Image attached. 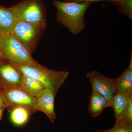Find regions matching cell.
I'll list each match as a JSON object with an SVG mask.
<instances>
[{"label": "cell", "mask_w": 132, "mask_h": 132, "mask_svg": "<svg viewBox=\"0 0 132 132\" xmlns=\"http://www.w3.org/2000/svg\"><path fill=\"white\" fill-rule=\"evenodd\" d=\"M57 10L56 20L73 34H80L86 28L85 13L92 2L77 3L54 0Z\"/></svg>", "instance_id": "6da1fadb"}, {"label": "cell", "mask_w": 132, "mask_h": 132, "mask_svg": "<svg viewBox=\"0 0 132 132\" xmlns=\"http://www.w3.org/2000/svg\"><path fill=\"white\" fill-rule=\"evenodd\" d=\"M15 65L23 74L38 80L46 88L51 89L56 95L69 74L67 71L51 70L39 64L35 66Z\"/></svg>", "instance_id": "7a4b0ae2"}, {"label": "cell", "mask_w": 132, "mask_h": 132, "mask_svg": "<svg viewBox=\"0 0 132 132\" xmlns=\"http://www.w3.org/2000/svg\"><path fill=\"white\" fill-rule=\"evenodd\" d=\"M0 50L6 60L15 65L35 66L39 64L33 59L32 54L9 34L3 35Z\"/></svg>", "instance_id": "3957f363"}, {"label": "cell", "mask_w": 132, "mask_h": 132, "mask_svg": "<svg viewBox=\"0 0 132 132\" xmlns=\"http://www.w3.org/2000/svg\"><path fill=\"white\" fill-rule=\"evenodd\" d=\"M45 28L18 20L9 34L32 54L35 50Z\"/></svg>", "instance_id": "277c9868"}, {"label": "cell", "mask_w": 132, "mask_h": 132, "mask_svg": "<svg viewBox=\"0 0 132 132\" xmlns=\"http://www.w3.org/2000/svg\"><path fill=\"white\" fill-rule=\"evenodd\" d=\"M11 8L18 20L46 27V17L40 0H22Z\"/></svg>", "instance_id": "5b68a950"}, {"label": "cell", "mask_w": 132, "mask_h": 132, "mask_svg": "<svg viewBox=\"0 0 132 132\" xmlns=\"http://www.w3.org/2000/svg\"><path fill=\"white\" fill-rule=\"evenodd\" d=\"M86 77L90 81L92 89L105 98L112 108L113 100L117 93L115 79L106 77L98 70L87 73Z\"/></svg>", "instance_id": "8992f818"}, {"label": "cell", "mask_w": 132, "mask_h": 132, "mask_svg": "<svg viewBox=\"0 0 132 132\" xmlns=\"http://www.w3.org/2000/svg\"><path fill=\"white\" fill-rule=\"evenodd\" d=\"M6 108L9 110L17 106L25 107L35 111L37 98L31 96L21 88H4L1 93Z\"/></svg>", "instance_id": "52a82bcc"}, {"label": "cell", "mask_w": 132, "mask_h": 132, "mask_svg": "<svg viewBox=\"0 0 132 132\" xmlns=\"http://www.w3.org/2000/svg\"><path fill=\"white\" fill-rule=\"evenodd\" d=\"M24 74L7 60L0 62V81L5 88H21Z\"/></svg>", "instance_id": "ba28073f"}, {"label": "cell", "mask_w": 132, "mask_h": 132, "mask_svg": "<svg viewBox=\"0 0 132 132\" xmlns=\"http://www.w3.org/2000/svg\"><path fill=\"white\" fill-rule=\"evenodd\" d=\"M56 94L54 92L47 88L40 96L37 98L35 111H40L46 114L53 123L56 119L55 111V98Z\"/></svg>", "instance_id": "9c48e42d"}, {"label": "cell", "mask_w": 132, "mask_h": 132, "mask_svg": "<svg viewBox=\"0 0 132 132\" xmlns=\"http://www.w3.org/2000/svg\"><path fill=\"white\" fill-rule=\"evenodd\" d=\"M117 93L132 95V55L131 52L130 64L120 76L115 79Z\"/></svg>", "instance_id": "30bf717a"}, {"label": "cell", "mask_w": 132, "mask_h": 132, "mask_svg": "<svg viewBox=\"0 0 132 132\" xmlns=\"http://www.w3.org/2000/svg\"><path fill=\"white\" fill-rule=\"evenodd\" d=\"M18 20L11 7L0 6V33L2 34H9Z\"/></svg>", "instance_id": "8fae6325"}, {"label": "cell", "mask_w": 132, "mask_h": 132, "mask_svg": "<svg viewBox=\"0 0 132 132\" xmlns=\"http://www.w3.org/2000/svg\"><path fill=\"white\" fill-rule=\"evenodd\" d=\"M108 107H110L108 101L102 95L92 89V95L88 111L93 118L98 116L102 111Z\"/></svg>", "instance_id": "7c38bea8"}, {"label": "cell", "mask_w": 132, "mask_h": 132, "mask_svg": "<svg viewBox=\"0 0 132 132\" xmlns=\"http://www.w3.org/2000/svg\"><path fill=\"white\" fill-rule=\"evenodd\" d=\"M132 95H128L116 93L113 100L112 108L114 111L116 123L120 122L123 118L129 104Z\"/></svg>", "instance_id": "4fadbf2b"}, {"label": "cell", "mask_w": 132, "mask_h": 132, "mask_svg": "<svg viewBox=\"0 0 132 132\" xmlns=\"http://www.w3.org/2000/svg\"><path fill=\"white\" fill-rule=\"evenodd\" d=\"M21 88L31 96L38 98L47 88L38 80L24 74Z\"/></svg>", "instance_id": "5bb4252c"}, {"label": "cell", "mask_w": 132, "mask_h": 132, "mask_svg": "<svg viewBox=\"0 0 132 132\" xmlns=\"http://www.w3.org/2000/svg\"><path fill=\"white\" fill-rule=\"evenodd\" d=\"M9 111L12 123L17 126L26 124L28 120L31 112H33L29 109L21 106L14 107Z\"/></svg>", "instance_id": "9a60e30c"}, {"label": "cell", "mask_w": 132, "mask_h": 132, "mask_svg": "<svg viewBox=\"0 0 132 132\" xmlns=\"http://www.w3.org/2000/svg\"><path fill=\"white\" fill-rule=\"evenodd\" d=\"M97 132H132V125H125L119 122L115 123L113 127L110 129L99 130Z\"/></svg>", "instance_id": "2e32d148"}, {"label": "cell", "mask_w": 132, "mask_h": 132, "mask_svg": "<svg viewBox=\"0 0 132 132\" xmlns=\"http://www.w3.org/2000/svg\"><path fill=\"white\" fill-rule=\"evenodd\" d=\"M120 122L125 125H132V98L130 99L127 109Z\"/></svg>", "instance_id": "e0dca14e"}, {"label": "cell", "mask_w": 132, "mask_h": 132, "mask_svg": "<svg viewBox=\"0 0 132 132\" xmlns=\"http://www.w3.org/2000/svg\"><path fill=\"white\" fill-rule=\"evenodd\" d=\"M105 1V0H68L67 2H75L77 3H82L84 2H93L98 1ZM107 1H111L115 3L117 6L120 5L125 2L126 0H107Z\"/></svg>", "instance_id": "ac0fdd59"}, {"label": "cell", "mask_w": 132, "mask_h": 132, "mask_svg": "<svg viewBox=\"0 0 132 132\" xmlns=\"http://www.w3.org/2000/svg\"><path fill=\"white\" fill-rule=\"evenodd\" d=\"M0 108H6L5 102L1 94H0Z\"/></svg>", "instance_id": "d6986e66"}, {"label": "cell", "mask_w": 132, "mask_h": 132, "mask_svg": "<svg viewBox=\"0 0 132 132\" xmlns=\"http://www.w3.org/2000/svg\"><path fill=\"white\" fill-rule=\"evenodd\" d=\"M6 60L5 59L3 55V54L2 52L0 50V61H4Z\"/></svg>", "instance_id": "ffe728a7"}, {"label": "cell", "mask_w": 132, "mask_h": 132, "mask_svg": "<svg viewBox=\"0 0 132 132\" xmlns=\"http://www.w3.org/2000/svg\"><path fill=\"white\" fill-rule=\"evenodd\" d=\"M5 108H0V120L1 119L3 113V111L5 110Z\"/></svg>", "instance_id": "44dd1931"}, {"label": "cell", "mask_w": 132, "mask_h": 132, "mask_svg": "<svg viewBox=\"0 0 132 132\" xmlns=\"http://www.w3.org/2000/svg\"><path fill=\"white\" fill-rule=\"evenodd\" d=\"M4 86H3L2 84L1 83V81H0V94H1V93L2 91L3 90V88H4Z\"/></svg>", "instance_id": "7402d4cb"}, {"label": "cell", "mask_w": 132, "mask_h": 132, "mask_svg": "<svg viewBox=\"0 0 132 132\" xmlns=\"http://www.w3.org/2000/svg\"><path fill=\"white\" fill-rule=\"evenodd\" d=\"M3 35L1 33H0V40H1V39L2 38Z\"/></svg>", "instance_id": "603a6c76"}, {"label": "cell", "mask_w": 132, "mask_h": 132, "mask_svg": "<svg viewBox=\"0 0 132 132\" xmlns=\"http://www.w3.org/2000/svg\"><path fill=\"white\" fill-rule=\"evenodd\" d=\"M68 0H66V1H68Z\"/></svg>", "instance_id": "cb8c5ba5"}, {"label": "cell", "mask_w": 132, "mask_h": 132, "mask_svg": "<svg viewBox=\"0 0 132 132\" xmlns=\"http://www.w3.org/2000/svg\"><path fill=\"white\" fill-rule=\"evenodd\" d=\"M2 62V61H0V62Z\"/></svg>", "instance_id": "d4e9b609"}]
</instances>
